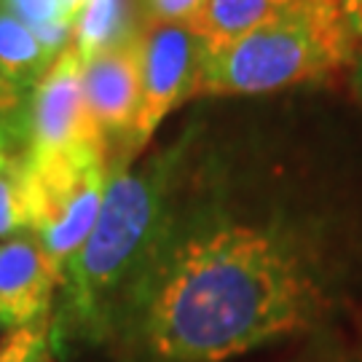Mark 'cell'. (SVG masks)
Returning <instances> with one entry per match:
<instances>
[{"instance_id":"cell-14","label":"cell","mask_w":362,"mask_h":362,"mask_svg":"<svg viewBox=\"0 0 362 362\" xmlns=\"http://www.w3.org/2000/svg\"><path fill=\"white\" fill-rule=\"evenodd\" d=\"M49 322L11 330L0 346V362H49Z\"/></svg>"},{"instance_id":"cell-12","label":"cell","mask_w":362,"mask_h":362,"mask_svg":"<svg viewBox=\"0 0 362 362\" xmlns=\"http://www.w3.org/2000/svg\"><path fill=\"white\" fill-rule=\"evenodd\" d=\"M52 54H59L70 43L73 33V11L67 0H3Z\"/></svg>"},{"instance_id":"cell-15","label":"cell","mask_w":362,"mask_h":362,"mask_svg":"<svg viewBox=\"0 0 362 362\" xmlns=\"http://www.w3.org/2000/svg\"><path fill=\"white\" fill-rule=\"evenodd\" d=\"M148 22H167V25H191L204 0H140Z\"/></svg>"},{"instance_id":"cell-9","label":"cell","mask_w":362,"mask_h":362,"mask_svg":"<svg viewBox=\"0 0 362 362\" xmlns=\"http://www.w3.org/2000/svg\"><path fill=\"white\" fill-rule=\"evenodd\" d=\"M145 25L148 19L140 0H86L73 19L70 43L86 62L97 54L134 40Z\"/></svg>"},{"instance_id":"cell-10","label":"cell","mask_w":362,"mask_h":362,"mask_svg":"<svg viewBox=\"0 0 362 362\" xmlns=\"http://www.w3.org/2000/svg\"><path fill=\"white\" fill-rule=\"evenodd\" d=\"M290 3L293 0H204L188 27L202 38L207 54H218L266 25Z\"/></svg>"},{"instance_id":"cell-2","label":"cell","mask_w":362,"mask_h":362,"mask_svg":"<svg viewBox=\"0 0 362 362\" xmlns=\"http://www.w3.org/2000/svg\"><path fill=\"white\" fill-rule=\"evenodd\" d=\"M188 137L158 151L140 167L118 158L110 167L100 215L86 242L67 260L49 344L59 354L105 346L113 320L164 231L191 153Z\"/></svg>"},{"instance_id":"cell-1","label":"cell","mask_w":362,"mask_h":362,"mask_svg":"<svg viewBox=\"0 0 362 362\" xmlns=\"http://www.w3.org/2000/svg\"><path fill=\"white\" fill-rule=\"evenodd\" d=\"M341 263L322 220L180 180L107 346L121 362H228L330 320Z\"/></svg>"},{"instance_id":"cell-11","label":"cell","mask_w":362,"mask_h":362,"mask_svg":"<svg viewBox=\"0 0 362 362\" xmlns=\"http://www.w3.org/2000/svg\"><path fill=\"white\" fill-rule=\"evenodd\" d=\"M54 57L57 54H52L40 43L33 27L25 25L0 0V70L3 76L25 94H30V89L52 67Z\"/></svg>"},{"instance_id":"cell-16","label":"cell","mask_w":362,"mask_h":362,"mask_svg":"<svg viewBox=\"0 0 362 362\" xmlns=\"http://www.w3.org/2000/svg\"><path fill=\"white\" fill-rule=\"evenodd\" d=\"M27 94L19 86H13L0 70V124L19 140V127H22V113H25Z\"/></svg>"},{"instance_id":"cell-7","label":"cell","mask_w":362,"mask_h":362,"mask_svg":"<svg viewBox=\"0 0 362 362\" xmlns=\"http://www.w3.org/2000/svg\"><path fill=\"white\" fill-rule=\"evenodd\" d=\"M143 33L129 43H121L110 52H103L83 62V94L94 127L110 148V158H127L140 94H143ZM132 161V158H129Z\"/></svg>"},{"instance_id":"cell-18","label":"cell","mask_w":362,"mask_h":362,"mask_svg":"<svg viewBox=\"0 0 362 362\" xmlns=\"http://www.w3.org/2000/svg\"><path fill=\"white\" fill-rule=\"evenodd\" d=\"M13 143V134L3 124H0V169L6 167L8 161H11V153H8V148H11Z\"/></svg>"},{"instance_id":"cell-19","label":"cell","mask_w":362,"mask_h":362,"mask_svg":"<svg viewBox=\"0 0 362 362\" xmlns=\"http://www.w3.org/2000/svg\"><path fill=\"white\" fill-rule=\"evenodd\" d=\"M354 83H357V91L362 94V43L354 54Z\"/></svg>"},{"instance_id":"cell-8","label":"cell","mask_w":362,"mask_h":362,"mask_svg":"<svg viewBox=\"0 0 362 362\" xmlns=\"http://www.w3.org/2000/svg\"><path fill=\"white\" fill-rule=\"evenodd\" d=\"M59 285L62 272L33 231L0 242V327L49 322Z\"/></svg>"},{"instance_id":"cell-4","label":"cell","mask_w":362,"mask_h":362,"mask_svg":"<svg viewBox=\"0 0 362 362\" xmlns=\"http://www.w3.org/2000/svg\"><path fill=\"white\" fill-rule=\"evenodd\" d=\"M19 158L30 194L33 233L43 242L57 269L65 272L67 260L86 242L105 202L113 167L110 148L94 143L67 153H19Z\"/></svg>"},{"instance_id":"cell-17","label":"cell","mask_w":362,"mask_h":362,"mask_svg":"<svg viewBox=\"0 0 362 362\" xmlns=\"http://www.w3.org/2000/svg\"><path fill=\"white\" fill-rule=\"evenodd\" d=\"M341 3V11L349 30L354 33L357 43H362V0H338Z\"/></svg>"},{"instance_id":"cell-5","label":"cell","mask_w":362,"mask_h":362,"mask_svg":"<svg viewBox=\"0 0 362 362\" xmlns=\"http://www.w3.org/2000/svg\"><path fill=\"white\" fill-rule=\"evenodd\" d=\"M140 73H143V94L140 110L134 121L127 158H137L161 121L180 107L185 100H194L207 59V49L202 38L188 25H167L148 22L140 38Z\"/></svg>"},{"instance_id":"cell-6","label":"cell","mask_w":362,"mask_h":362,"mask_svg":"<svg viewBox=\"0 0 362 362\" xmlns=\"http://www.w3.org/2000/svg\"><path fill=\"white\" fill-rule=\"evenodd\" d=\"M19 140L25 156L67 153L83 145L105 143L86 107L83 57L73 43L54 57L52 67L27 94Z\"/></svg>"},{"instance_id":"cell-3","label":"cell","mask_w":362,"mask_h":362,"mask_svg":"<svg viewBox=\"0 0 362 362\" xmlns=\"http://www.w3.org/2000/svg\"><path fill=\"white\" fill-rule=\"evenodd\" d=\"M360 43L338 0H293L218 54H207L196 97L266 94L325 81L354 62Z\"/></svg>"},{"instance_id":"cell-13","label":"cell","mask_w":362,"mask_h":362,"mask_svg":"<svg viewBox=\"0 0 362 362\" xmlns=\"http://www.w3.org/2000/svg\"><path fill=\"white\" fill-rule=\"evenodd\" d=\"M25 231H33L30 194H27L22 158L11 156V161L0 169V239L6 242Z\"/></svg>"}]
</instances>
